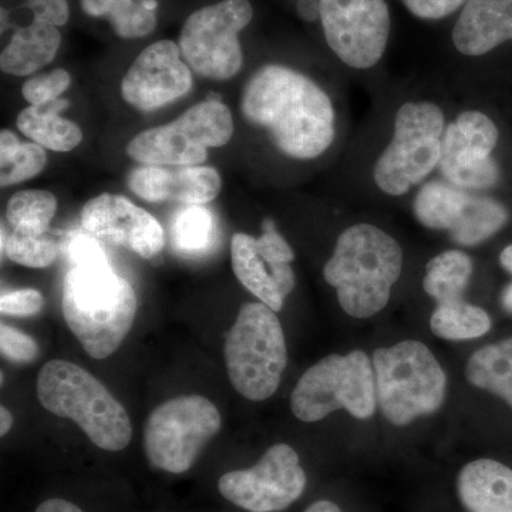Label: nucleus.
Returning a JSON list of instances; mask_svg holds the SVG:
<instances>
[{"label": "nucleus", "instance_id": "36", "mask_svg": "<svg viewBox=\"0 0 512 512\" xmlns=\"http://www.w3.org/2000/svg\"><path fill=\"white\" fill-rule=\"evenodd\" d=\"M43 303V295L36 289H19L3 293L0 298V312L5 316L29 318L42 311Z\"/></svg>", "mask_w": 512, "mask_h": 512}, {"label": "nucleus", "instance_id": "23", "mask_svg": "<svg viewBox=\"0 0 512 512\" xmlns=\"http://www.w3.org/2000/svg\"><path fill=\"white\" fill-rule=\"evenodd\" d=\"M470 197V192L454 185L431 181L414 197L413 214L423 227L450 232L466 210Z\"/></svg>", "mask_w": 512, "mask_h": 512}, {"label": "nucleus", "instance_id": "19", "mask_svg": "<svg viewBox=\"0 0 512 512\" xmlns=\"http://www.w3.org/2000/svg\"><path fill=\"white\" fill-rule=\"evenodd\" d=\"M457 491L468 512H512V470L498 461L467 464L458 474Z\"/></svg>", "mask_w": 512, "mask_h": 512}, {"label": "nucleus", "instance_id": "10", "mask_svg": "<svg viewBox=\"0 0 512 512\" xmlns=\"http://www.w3.org/2000/svg\"><path fill=\"white\" fill-rule=\"evenodd\" d=\"M220 429V412L207 397H175L148 416L144 451L151 466L158 470L185 473Z\"/></svg>", "mask_w": 512, "mask_h": 512}, {"label": "nucleus", "instance_id": "39", "mask_svg": "<svg viewBox=\"0 0 512 512\" xmlns=\"http://www.w3.org/2000/svg\"><path fill=\"white\" fill-rule=\"evenodd\" d=\"M296 10H298L299 18L305 22H315L320 19L319 0H298Z\"/></svg>", "mask_w": 512, "mask_h": 512}, {"label": "nucleus", "instance_id": "2", "mask_svg": "<svg viewBox=\"0 0 512 512\" xmlns=\"http://www.w3.org/2000/svg\"><path fill=\"white\" fill-rule=\"evenodd\" d=\"M62 308L73 335L93 359H106L120 348L133 326L137 296L114 272L109 258L70 264L64 276Z\"/></svg>", "mask_w": 512, "mask_h": 512}, {"label": "nucleus", "instance_id": "32", "mask_svg": "<svg viewBox=\"0 0 512 512\" xmlns=\"http://www.w3.org/2000/svg\"><path fill=\"white\" fill-rule=\"evenodd\" d=\"M256 249L271 269L272 278L279 292L286 298L295 288V274L291 266L295 254L291 245L279 234L272 218H265L262 221V235L256 238Z\"/></svg>", "mask_w": 512, "mask_h": 512}, {"label": "nucleus", "instance_id": "37", "mask_svg": "<svg viewBox=\"0 0 512 512\" xmlns=\"http://www.w3.org/2000/svg\"><path fill=\"white\" fill-rule=\"evenodd\" d=\"M466 0H403L404 6L420 19L446 18L463 6Z\"/></svg>", "mask_w": 512, "mask_h": 512}, {"label": "nucleus", "instance_id": "12", "mask_svg": "<svg viewBox=\"0 0 512 512\" xmlns=\"http://www.w3.org/2000/svg\"><path fill=\"white\" fill-rule=\"evenodd\" d=\"M326 42L340 62L356 70L375 67L389 43L392 19L386 0H319Z\"/></svg>", "mask_w": 512, "mask_h": 512}, {"label": "nucleus", "instance_id": "11", "mask_svg": "<svg viewBox=\"0 0 512 512\" xmlns=\"http://www.w3.org/2000/svg\"><path fill=\"white\" fill-rule=\"evenodd\" d=\"M254 18L249 0H222L185 20L181 56L195 73L211 80H229L244 63L238 35Z\"/></svg>", "mask_w": 512, "mask_h": 512}, {"label": "nucleus", "instance_id": "40", "mask_svg": "<svg viewBox=\"0 0 512 512\" xmlns=\"http://www.w3.org/2000/svg\"><path fill=\"white\" fill-rule=\"evenodd\" d=\"M36 512H83V510L70 501L53 498V500H47L40 504Z\"/></svg>", "mask_w": 512, "mask_h": 512}, {"label": "nucleus", "instance_id": "16", "mask_svg": "<svg viewBox=\"0 0 512 512\" xmlns=\"http://www.w3.org/2000/svg\"><path fill=\"white\" fill-rule=\"evenodd\" d=\"M82 225L93 237L104 239L154 261L163 252L164 229L160 222L123 195H97L82 210Z\"/></svg>", "mask_w": 512, "mask_h": 512}, {"label": "nucleus", "instance_id": "21", "mask_svg": "<svg viewBox=\"0 0 512 512\" xmlns=\"http://www.w3.org/2000/svg\"><path fill=\"white\" fill-rule=\"evenodd\" d=\"M69 104V100L57 99L45 106H29L22 110L16 119L20 133L57 153L74 150L82 143L83 131L74 121L60 116Z\"/></svg>", "mask_w": 512, "mask_h": 512}, {"label": "nucleus", "instance_id": "27", "mask_svg": "<svg viewBox=\"0 0 512 512\" xmlns=\"http://www.w3.org/2000/svg\"><path fill=\"white\" fill-rule=\"evenodd\" d=\"M473 259L458 249L441 252L426 265L423 288L437 303L456 301L463 298L471 276Z\"/></svg>", "mask_w": 512, "mask_h": 512}, {"label": "nucleus", "instance_id": "35", "mask_svg": "<svg viewBox=\"0 0 512 512\" xmlns=\"http://www.w3.org/2000/svg\"><path fill=\"white\" fill-rule=\"evenodd\" d=\"M0 349L6 359L15 363H30L39 356L35 340L8 325L0 326Z\"/></svg>", "mask_w": 512, "mask_h": 512}, {"label": "nucleus", "instance_id": "4", "mask_svg": "<svg viewBox=\"0 0 512 512\" xmlns=\"http://www.w3.org/2000/svg\"><path fill=\"white\" fill-rule=\"evenodd\" d=\"M36 389L47 412L73 420L94 446L121 451L130 443L133 429L126 409L82 367L52 360L40 370Z\"/></svg>", "mask_w": 512, "mask_h": 512}, {"label": "nucleus", "instance_id": "26", "mask_svg": "<svg viewBox=\"0 0 512 512\" xmlns=\"http://www.w3.org/2000/svg\"><path fill=\"white\" fill-rule=\"evenodd\" d=\"M82 8L94 18L107 16L123 39L150 35L157 25L156 0H82Z\"/></svg>", "mask_w": 512, "mask_h": 512}, {"label": "nucleus", "instance_id": "31", "mask_svg": "<svg viewBox=\"0 0 512 512\" xmlns=\"http://www.w3.org/2000/svg\"><path fill=\"white\" fill-rule=\"evenodd\" d=\"M45 148L36 143H20L10 130L0 133V184L10 187L28 181L45 170Z\"/></svg>", "mask_w": 512, "mask_h": 512}, {"label": "nucleus", "instance_id": "28", "mask_svg": "<svg viewBox=\"0 0 512 512\" xmlns=\"http://www.w3.org/2000/svg\"><path fill=\"white\" fill-rule=\"evenodd\" d=\"M430 328L437 338L461 342L487 335L491 318L483 308L461 298L439 303L431 315Z\"/></svg>", "mask_w": 512, "mask_h": 512}, {"label": "nucleus", "instance_id": "30", "mask_svg": "<svg viewBox=\"0 0 512 512\" xmlns=\"http://www.w3.org/2000/svg\"><path fill=\"white\" fill-rule=\"evenodd\" d=\"M215 218L204 205H185L171 222V242L178 254L200 256L215 239Z\"/></svg>", "mask_w": 512, "mask_h": 512}, {"label": "nucleus", "instance_id": "1", "mask_svg": "<svg viewBox=\"0 0 512 512\" xmlns=\"http://www.w3.org/2000/svg\"><path fill=\"white\" fill-rule=\"evenodd\" d=\"M242 116L265 128L285 156L313 160L336 137V111L329 94L305 74L268 64L252 74L241 99Z\"/></svg>", "mask_w": 512, "mask_h": 512}, {"label": "nucleus", "instance_id": "33", "mask_svg": "<svg viewBox=\"0 0 512 512\" xmlns=\"http://www.w3.org/2000/svg\"><path fill=\"white\" fill-rule=\"evenodd\" d=\"M2 252L6 258L28 268H47L59 255V244L52 235H23L2 227Z\"/></svg>", "mask_w": 512, "mask_h": 512}, {"label": "nucleus", "instance_id": "8", "mask_svg": "<svg viewBox=\"0 0 512 512\" xmlns=\"http://www.w3.org/2000/svg\"><path fill=\"white\" fill-rule=\"evenodd\" d=\"M375 370L363 350L329 355L303 373L291 396L292 413L305 423H315L340 409L356 419L376 412Z\"/></svg>", "mask_w": 512, "mask_h": 512}, {"label": "nucleus", "instance_id": "6", "mask_svg": "<svg viewBox=\"0 0 512 512\" xmlns=\"http://www.w3.org/2000/svg\"><path fill=\"white\" fill-rule=\"evenodd\" d=\"M224 356L229 380L241 396L252 402L274 396L288 363L275 311L262 302L245 303L225 338Z\"/></svg>", "mask_w": 512, "mask_h": 512}, {"label": "nucleus", "instance_id": "3", "mask_svg": "<svg viewBox=\"0 0 512 512\" xmlns=\"http://www.w3.org/2000/svg\"><path fill=\"white\" fill-rule=\"evenodd\" d=\"M402 271L399 242L375 225L356 224L340 234L323 278L338 292L343 311L366 319L386 308Z\"/></svg>", "mask_w": 512, "mask_h": 512}, {"label": "nucleus", "instance_id": "43", "mask_svg": "<svg viewBox=\"0 0 512 512\" xmlns=\"http://www.w3.org/2000/svg\"><path fill=\"white\" fill-rule=\"evenodd\" d=\"M500 264L508 274L512 275V244L503 249L500 254Z\"/></svg>", "mask_w": 512, "mask_h": 512}, {"label": "nucleus", "instance_id": "15", "mask_svg": "<svg viewBox=\"0 0 512 512\" xmlns=\"http://www.w3.org/2000/svg\"><path fill=\"white\" fill-rule=\"evenodd\" d=\"M190 66L181 59L180 46L160 40L138 55L121 82V97L143 113L161 109L190 93Z\"/></svg>", "mask_w": 512, "mask_h": 512}, {"label": "nucleus", "instance_id": "44", "mask_svg": "<svg viewBox=\"0 0 512 512\" xmlns=\"http://www.w3.org/2000/svg\"><path fill=\"white\" fill-rule=\"evenodd\" d=\"M501 305L504 311L512 315V282L505 286L503 293H501Z\"/></svg>", "mask_w": 512, "mask_h": 512}, {"label": "nucleus", "instance_id": "22", "mask_svg": "<svg viewBox=\"0 0 512 512\" xmlns=\"http://www.w3.org/2000/svg\"><path fill=\"white\" fill-rule=\"evenodd\" d=\"M231 259L238 281L272 311H281L285 298L279 292L268 264L258 254L256 238L235 234L231 241Z\"/></svg>", "mask_w": 512, "mask_h": 512}, {"label": "nucleus", "instance_id": "14", "mask_svg": "<svg viewBox=\"0 0 512 512\" xmlns=\"http://www.w3.org/2000/svg\"><path fill=\"white\" fill-rule=\"evenodd\" d=\"M305 487L298 453L284 443L269 448L254 467L231 471L218 481L222 497L249 512L284 511Z\"/></svg>", "mask_w": 512, "mask_h": 512}, {"label": "nucleus", "instance_id": "34", "mask_svg": "<svg viewBox=\"0 0 512 512\" xmlns=\"http://www.w3.org/2000/svg\"><path fill=\"white\" fill-rule=\"evenodd\" d=\"M72 83V76L63 69L32 77L23 84L22 94L30 106H45L59 99Z\"/></svg>", "mask_w": 512, "mask_h": 512}, {"label": "nucleus", "instance_id": "24", "mask_svg": "<svg viewBox=\"0 0 512 512\" xmlns=\"http://www.w3.org/2000/svg\"><path fill=\"white\" fill-rule=\"evenodd\" d=\"M466 376L474 387L501 397L512 407V338L474 352Z\"/></svg>", "mask_w": 512, "mask_h": 512}, {"label": "nucleus", "instance_id": "42", "mask_svg": "<svg viewBox=\"0 0 512 512\" xmlns=\"http://www.w3.org/2000/svg\"><path fill=\"white\" fill-rule=\"evenodd\" d=\"M0 416H2V421H0V434H2V436H6L10 429H12L13 416L6 407H2V409H0Z\"/></svg>", "mask_w": 512, "mask_h": 512}, {"label": "nucleus", "instance_id": "9", "mask_svg": "<svg viewBox=\"0 0 512 512\" xmlns=\"http://www.w3.org/2000/svg\"><path fill=\"white\" fill-rule=\"evenodd\" d=\"M234 136L231 111L220 100H205L164 126L148 128L128 143L127 154L143 165L195 167L208 148L225 146Z\"/></svg>", "mask_w": 512, "mask_h": 512}, {"label": "nucleus", "instance_id": "41", "mask_svg": "<svg viewBox=\"0 0 512 512\" xmlns=\"http://www.w3.org/2000/svg\"><path fill=\"white\" fill-rule=\"evenodd\" d=\"M305 512H342V510L332 501L322 500L313 503Z\"/></svg>", "mask_w": 512, "mask_h": 512}, {"label": "nucleus", "instance_id": "13", "mask_svg": "<svg viewBox=\"0 0 512 512\" xmlns=\"http://www.w3.org/2000/svg\"><path fill=\"white\" fill-rule=\"evenodd\" d=\"M498 140L497 124L478 110L464 111L447 124L439 165L447 183L468 192L497 187L501 170L493 153Z\"/></svg>", "mask_w": 512, "mask_h": 512}, {"label": "nucleus", "instance_id": "38", "mask_svg": "<svg viewBox=\"0 0 512 512\" xmlns=\"http://www.w3.org/2000/svg\"><path fill=\"white\" fill-rule=\"evenodd\" d=\"M30 10L35 15V22L46 23V25H66L69 20V5L67 0H29Z\"/></svg>", "mask_w": 512, "mask_h": 512}, {"label": "nucleus", "instance_id": "5", "mask_svg": "<svg viewBox=\"0 0 512 512\" xmlns=\"http://www.w3.org/2000/svg\"><path fill=\"white\" fill-rule=\"evenodd\" d=\"M373 370L377 404L394 426H407L443 406L446 373L424 343L404 340L392 348L377 349Z\"/></svg>", "mask_w": 512, "mask_h": 512}, {"label": "nucleus", "instance_id": "25", "mask_svg": "<svg viewBox=\"0 0 512 512\" xmlns=\"http://www.w3.org/2000/svg\"><path fill=\"white\" fill-rule=\"evenodd\" d=\"M510 221L503 202L488 195L471 194L466 210L451 229L453 241L463 247H476L501 231Z\"/></svg>", "mask_w": 512, "mask_h": 512}, {"label": "nucleus", "instance_id": "20", "mask_svg": "<svg viewBox=\"0 0 512 512\" xmlns=\"http://www.w3.org/2000/svg\"><path fill=\"white\" fill-rule=\"evenodd\" d=\"M62 43L59 30L33 20L13 35L0 56L2 72L12 76H29L52 63Z\"/></svg>", "mask_w": 512, "mask_h": 512}, {"label": "nucleus", "instance_id": "17", "mask_svg": "<svg viewBox=\"0 0 512 512\" xmlns=\"http://www.w3.org/2000/svg\"><path fill=\"white\" fill-rule=\"evenodd\" d=\"M128 187L147 202L204 205L220 194L222 180L215 168L141 165L128 177Z\"/></svg>", "mask_w": 512, "mask_h": 512}, {"label": "nucleus", "instance_id": "18", "mask_svg": "<svg viewBox=\"0 0 512 512\" xmlns=\"http://www.w3.org/2000/svg\"><path fill=\"white\" fill-rule=\"evenodd\" d=\"M512 40V0H467L453 29L464 56H484Z\"/></svg>", "mask_w": 512, "mask_h": 512}, {"label": "nucleus", "instance_id": "7", "mask_svg": "<svg viewBox=\"0 0 512 512\" xmlns=\"http://www.w3.org/2000/svg\"><path fill=\"white\" fill-rule=\"evenodd\" d=\"M446 116L431 101H410L397 110L393 137L373 167V180L390 197H402L439 168Z\"/></svg>", "mask_w": 512, "mask_h": 512}, {"label": "nucleus", "instance_id": "29", "mask_svg": "<svg viewBox=\"0 0 512 512\" xmlns=\"http://www.w3.org/2000/svg\"><path fill=\"white\" fill-rule=\"evenodd\" d=\"M57 200L45 190H25L10 197L6 208V224L23 235H45L55 218Z\"/></svg>", "mask_w": 512, "mask_h": 512}]
</instances>
